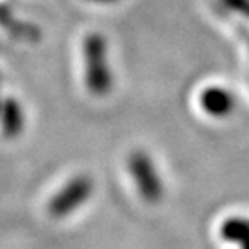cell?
<instances>
[{"instance_id": "6da1fadb", "label": "cell", "mask_w": 249, "mask_h": 249, "mask_svg": "<svg viewBox=\"0 0 249 249\" xmlns=\"http://www.w3.org/2000/svg\"><path fill=\"white\" fill-rule=\"evenodd\" d=\"M84 84L89 94L104 97L112 91L113 76L108 62V47L102 34L91 33L83 42Z\"/></svg>"}, {"instance_id": "7a4b0ae2", "label": "cell", "mask_w": 249, "mask_h": 249, "mask_svg": "<svg viewBox=\"0 0 249 249\" xmlns=\"http://www.w3.org/2000/svg\"><path fill=\"white\" fill-rule=\"evenodd\" d=\"M91 181L84 177L74 178V180L67 185L60 193L53 197L51 202V211L55 215H63V213L71 212L76 209L79 204H83L88 199L89 193H91Z\"/></svg>"}, {"instance_id": "3957f363", "label": "cell", "mask_w": 249, "mask_h": 249, "mask_svg": "<svg viewBox=\"0 0 249 249\" xmlns=\"http://www.w3.org/2000/svg\"><path fill=\"white\" fill-rule=\"evenodd\" d=\"M201 107L213 117H225L235 107V97L225 88L212 86L201 94Z\"/></svg>"}, {"instance_id": "277c9868", "label": "cell", "mask_w": 249, "mask_h": 249, "mask_svg": "<svg viewBox=\"0 0 249 249\" xmlns=\"http://www.w3.org/2000/svg\"><path fill=\"white\" fill-rule=\"evenodd\" d=\"M129 167H131L134 180L146 193H154L157 188V177L154 173V167L151 160L146 157V154L136 152L129 159Z\"/></svg>"}, {"instance_id": "5b68a950", "label": "cell", "mask_w": 249, "mask_h": 249, "mask_svg": "<svg viewBox=\"0 0 249 249\" xmlns=\"http://www.w3.org/2000/svg\"><path fill=\"white\" fill-rule=\"evenodd\" d=\"M0 118H2V129L7 136H17L23 128V112L17 101L7 99L2 102V110H0Z\"/></svg>"}, {"instance_id": "8992f818", "label": "cell", "mask_w": 249, "mask_h": 249, "mask_svg": "<svg viewBox=\"0 0 249 249\" xmlns=\"http://www.w3.org/2000/svg\"><path fill=\"white\" fill-rule=\"evenodd\" d=\"M88 2H92V3H101V5H108V3H117L118 0H88Z\"/></svg>"}, {"instance_id": "52a82bcc", "label": "cell", "mask_w": 249, "mask_h": 249, "mask_svg": "<svg viewBox=\"0 0 249 249\" xmlns=\"http://www.w3.org/2000/svg\"><path fill=\"white\" fill-rule=\"evenodd\" d=\"M0 110H2V102H0Z\"/></svg>"}]
</instances>
